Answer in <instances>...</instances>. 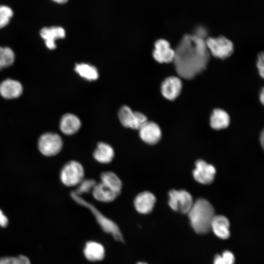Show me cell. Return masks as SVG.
<instances>
[{"label": "cell", "mask_w": 264, "mask_h": 264, "mask_svg": "<svg viewBox=\"0 0 264 264\" xmlns=\"http://www.w3.org/2000/svg\"><path fill=\"white\" fill-rule=\"evenodd\" d=\"M96 182L92 179H83L78 185L74 191H72L76 195L80 196L85 193L92 191Z\"/></svg>", "instance_id": "d4e9b609"}, {"label": "cell", "mask_w": 264, "mask_h": 264, "mask_svg": "<svg viewBox=\"0 0 264 264\" xmlns=\"http://www.w3.org/2000/svg\"><path fill=\"white\" fill-rule=\"evenodd\" d=\"M51 0L58 4H64L67 2L68 0Z\"/></svg>", "instance_id": "d6a6232c"}, {"label": "cell", "mask_w": 264, "mask_h": 264, "mask_svg": "<svg viewBox=\"0 0 264 264\" xmlns=\"http://www.w3.org/2000/svg\"><path fill=\"white\" fill-rule=\"evenodd\" d=\"M205 40L210 55L215 58L224 60L231 56L234 52L233 43L224 36L209 37Z\"/></svg>", "instance_id": "277c9868"}, {"label": "cell", "mask_w": 264, "mask_h": 264, "mask_svg": "<svg viewBox=\"0 0 264 264\" xmlns=\"http://www.w3.org/2000/svg\"><path fill=\"white\" fill-rule=\"evenodd\" d=\"M152 55L158 63L168 64L173 62L175 51L168 41L160 39L155 42Z\"/></svg>", "instance_id": "9c48e42d"}, {"label": "cell", "mask_w": 264, "mask_h": 264, "mask_svg": "<svg viewBox=\"0 0 264 264\" xmlns=\"http://www.w3.org/2000/svg\"><path fill=\"white\" fill-rule=\"evenodd\" d=\"M229 221L224 216L215 215L211 224V229L215 234L222 239H226L230 236Z\"/></svg>", "instance_id": "d6986e66"}, {"label": "cell", "mask_w": 264, "mask_h": 264, "mask_svg": "<svg viewBox=\"0 0 264 264\" xmlns=\"http://www.w3.org/2000/svg\"><path fill=\"white\" fill-rule=\"evenodd\" d=\"M81 124V121L77 116L68 113L62 117L60 122V129L64 134L72 135L80 130Z\"/></svg>", "instance_id": "9a60e30c"}, {"label": "cell", "mask_w": 264, "mask_h": 264, "mask_svg": "<svg viewBox=\"0 0 264 264\" xmlns=\"http://www.w3.org/2000/svg\"><path fill=\"white\" fill-rule=\"evenodd\" d=\"M85 171L82 165L75 160L67 162L60 172V179L64 185L72 187L78 185L84 179Z\"/></svg>", "instance_id": "5b68a950"}, {"label": "cell", "mask_w": 264, "mask_h": 264, "mask_svg": "<svg viewBox=\"0 0 264 264\" xmlns=\"http://www.w3.org/2000/svg\"><path fill=\"white\" fill-rule=\"evenodd\" d=\"M22 92V85L16 80L7 79L0 84V94L5 99L18 98Z\"/></svg>", "instance_id": "2e32d148"}, {"label": "cell", "mask_w": 264, "mask_h": 264, "mask_svg": "<svg viewBox=\"0 0 264 264\" xmlns=\"http://www.w3.org/2000/svg\"><path fill=\"white\" fill-rule=\"evenodd\" d=\"M235 257L229 251H224L222 255H217L214 260V264H234Z\"/></svg>", "instance_id": "4316f807"}, {"label": "cell", "mask_w": 264, "mask_h": 264, "mask_svg": "<svg viewBox=\"0 0 264 264\" xmlns=\"http://www.w3.org/2000/svg\"><path fill=\"white\" fill-rule=\"evenodd\" d=\"M92 196L97 200L104 202L115 200L121 192L116 191L100 182L96 184L92 190Z\"/></svg>", "instance_id": "e0dca14e"}, {"label": "cell", "mask_w": 264, "mask_h": 264, "mask_svg": "<svg viewBox=\"0 0 264 264\" xmlns=\"http://www.w3.org/2000/svg\"><path fill=\"white\" fill-rule=\"evenodd\" d=\"M256 66L260 77L263 78L264 76V54L263 52L260 53L258 55Z\"/></svg>", "instance_id": "83f0119b"}, {"label": "cell", "mask_w": 264, "mask_h": 264, "mask_svg": "<svg viewBox=\"0 0 264 264\" xmlns=\"http://www.w3.org/2000/svg\"><path fill=\"white\" fill-rule=\"evenodd\" d=\"M187 214L191 226L197 233L205 234L211 229L215 210L206 199L199 198L194 202Z\"/></svg>", "instance_id": "7a4b0ae2"}, {"label": "cell", "mask_w": 264, "mask_h": 264, "mask_svg": "<svg viewBox=\"0 0 264 264\" xmlns=\"http://www.w3.org/2000/svg\"><path fill=\"white\" fill-rule=\"evenodd\" d=\"M182 82L178 77L171 76L166 78L160 87L161 93L166 99L174 101L180 95Z\"/></svg>", "instance_id": "30bf717a"}, {"label": "cell", "mask_w": 264, "mask_h": 264, "mask_svg": "<svg viewBox=\"0 0 264 264\" xmlns=\"http://www.w3.org/2000/svg\"><path fill=\"white\" fill-rule=\"evenodd\" d=\"M61 137L57 133L47 132L39 138L38 147L40 152L44 155L51 156L59 154L63 147Z\"/></svg>", "instance_id": "8992f818"}, {"label": "cell", "mask_w": 264, "mask_h": 264, "mask_svg": "<svg viewBox=\"0 0 264 264\" xmlns=\"http://www.w3.org/2000/svg\"><path fill=\"white\" fill-rule=\"evenodd\" d=\"M118 117L121 124L125 128L139 130L148 120L146 116L139 111H135L128 106L124 105L119 110Z\"/></svg>", "instance_id": "52a82bcc"}, {"label": "cell", "mask_w": 264, "mask_h": 264, "mask_svg": "<svg viewBox=\"0 0 264 264\" xmlns=\"http://www.w3.org/2000/svg\"><path fill=\"white\" fill-rule=\"evenodd\" d=\"M101 182L117 192H121L122 182L120 178L114 173L106 171L100 175Z\"/></svg>", "instance_id": "603a6c76"}, {"label": "cell", "mask_w": 264, "mask_h": 264, "mask_svg": "<svg viewBox=\"0 0 264 264\" xmlns=\"http://www.w3.org/2000/svg\"><path fill=\"white\" fill-rule=\"evenodd\" d=\"M137 264H147L144 262H139Z\"/></svg>", "instance_id": "836d02e7"}, {"label": "cell", "mask_w": 264, "mask_h": 264, "mask_svg": "<svg viewBox=\"0 0 264 264\" xmlns=\"http://www.w3.org/2000/svg\"><path fill=\"white\" fill-rule=\"evenodd\" d=\"M155 202V197L149 191L139 193L133 200L135 210L142 214L150 213L154 209Z\"/></svg>", "instance_id": "4fadbf2b"}, {"label": "cell", "mask_w": 264, "mask_h": 264, "mask_svg": "<svg viewBox=\"0 0 264 264\" xmlns=\"http://www.w3.org/2000/svg\"><path fill=\"white\" fill-rule=\"evenodd\" d=\"M259 100L262 105L264 104V88H262L260 91L259 94Z\"/></svg>", "instance_id": "1f68e13d"}, {"label": "cell", "mask_w": 264, "mask_h": 264, "mask_svg": "<svg viewBox=\"0 0 264 264\" xmlns=\"http://www.w3.org/2000/svg\"><path fill=\"white\" fill-rule=\"evenodd\" d=\"M230 117L224 110L216 108L213 110L210 117L211 127L216 130L227 128L230 124Z\"/></svg>", "instance_id": "ffe728a7"}, {"label": "cell", "mask_w": 264, "mask_h": 264, "mask_svg": "<svg viewBox=\"0 0 264 264\" xmlns=\"http://www.w3.org/2000/svg\"><path fill=\"white\" fill-rule=\"evenodd\" d=\"M205 40L196 34H185L174 49L173 63L180 77L191 80L207 68L211 55Z\"/></svg>", "instance_id": "6da1fadb"}, {"label": "cell", "mask_w": 264, "mask_h": 264, "mask_svg": "<svg viewBox=\"0 0 264 264\" xmlns=\"http://www.w3.org/2000/svg\"><path fill=\"white\" fill-rule=\"evenodd\" d=\"M8 220L2 211L0 210V226L2 227H5L7 226Z\"/></svg>", "instance_id": "f546056e"}, {"label": "cell", "mask_w": 264, "mask_h": 264, "mask_svg": "<svg viewBox=\"0 0 264 264\" xmlns=\"http://www.w3.org/2000/svg\"><path fill=\"white\" fill-rule=\"evenodd\" d=\"M14 264H31V263L27 257L20 255L15 257Z\"/></svg>", "instance_id": "f1b7e54d"}, {"label": "cell", "mask_w": 264, "mask_h": 264, "mask_svg": "<svg viewBox=\"0 0 264 264\" xmlns=\"http://www.w3.org/2000/svg\"><path fill=\"white\" fill-rule=\"evenodd\" d=\"M70 195L75 201L90 210L103 231L111 234L116 241L123 242L122 234L115 222L105 216L92 204L76 195L73 191L71 192Z\"/></svg>", "instance_id": "3957f363"}, {"label": "cell", "mask_w": 264, "mask_h": 264, "mask_svg": "<svg viewBox=\"0 0 264 264\" xmlns=\"http://www.w3.org/2000/svg\"><path fill=\"white\" fill-rule=\"evenodd\" d=\"M94 158L99 163L108 164L112 161L114 156L113 148L109 144L100 142L93 153Z\"/></svg>", "instance_id": "ac0fdd59"}, {"label": "cell", "mask_w": 264, "mask_h": 264, "mask_svg": "<svg viewBox=\"0 0 264 264\" xmlns=\"http://www.w3.org/2000/svg\"><path fill=\"white\" fill-rule=\"evenodd\" d=\"M40 34L44 41L46 47L49 49L56 47L55 41L66 36L65 30L59 26L44 27L41 29Z\"/></svg>", "instance_id": "5bb4252c"}, {"label": "cell", "mask_w": 264, "mask_h": 264, "mask_svg": "<svg viewBox=\"0 0 264 264\" xmlns=\"http://www.w3.org/2000/svg\"><path fill=\"white\" fill-rule=\"evenodd\" d=\"M215 174L216 169L213 165L201 159L196 162L193 176L198 182L203 184H210L213 181Z\"/></svg>", "instance_id": "7c38bea8"}, {"label": "cell", "mask_w": 264, "mask_h": 264, "mask_svg": "<svg viewBox=\"0 0 264 264\" xmlns=\"http://www.w3.org/2000/svg\"><path fill=\"white\" fill-rule=\"evenodd\" d=\"M14 15L12 9L8 5H0V28L8 24Z\"/></svg>", "instance_id": "484cf974"}, {"label": "cell", "mask_w": 264, "mask_h": 264, "mask_svg": "<svg viewBox=\"0 0 264 264\" xmlns=\"http://www.w3.org/2000/svg\"><path fill=\"white\" fill-rule=\"evenodd\" d=\"M138 130L140 138L148 144L154 145L161 138V130L154 122L147 120Z\"/></svg>", "instance_id": "8fae6325"}, {"label": "cell", "mask_w": 264, "mask_h": 264, "mask_svg": "<svg viewBox=\"0 0 264 264\" xmlns=\"http://www.w3.org/2000/svg\"><path fill=\"white\" fill-rule=\"evenodd\" d=\"M74 70L81 77L87 81H95L99 77V73L96 67L87 63L76 64L74 67Z\"/></svg>", "instance_id": "7402d4cb"}, {"label": "cell", "mask_w": 264, "mask_h": 264, "mask_svg": "<svg viewBox=\"0 0 264 264\" xmlns=\"http://www.w3.org/2000/svg\"><path fill=\"white\" fill-rule=\"evenodd\" d=\"M84 253L86 258L92 262L101 261L105 256L103 246L98 242L92 241L86 243Z\"/></svg>", "instance_id": "44dd1931"}, {"label": "cell", "mask_w": 264, "mask_h": 264, "mask_svg": "<svg viewBox=\"0 0 264 264\" xmlns=\"http://www.w3.org/2000/svg\"><path fill=\"white\" fill-rule=\"evenodd\" d=\"M168 204L174 211L187 214L194 201L191 194L185 190H172L169 193Z\"/></svg>", "instance_id": "ba28073f"}, {"label": "cell", "mask_w": 264, "mask_h": 264, "mask_svg": "<svg viewBox=\"0 0 264 264\" xmlns=\"http://www.w3.org/2000/svg\"><path fill=\"white\" fill-rule=\"evenodd\" d=\"M15 257H6L0 259V264H14Z\"/></svg>", "instance_id": "4dcf8cb0"}, {"label": "cell", "mask_w": 264, "mask_h": 264, "mask_svg": "<svg viewBox=\"0 0 264 264\" xmlns=\"http://www.w3.org/2000/svg\"><path fill=\"white\" fill-rule=\"evenodd\" d=\"M14 60L15 54L11 48L0 46V69L12 65Z\"/></svg>", "instance_id": "cb8c5ba5"}]
</instances>
